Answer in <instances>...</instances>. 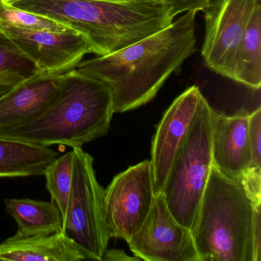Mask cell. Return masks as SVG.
Masks as SVG:
<instances>
[{
	"instance_id": "obj_20",
	"label": "cell",
	"mask_w": 261,
	"mask_h": 261,
	"mask_svg": "<svg viewBox=\"0 0 261 261\" xmlns=\"http://www.w3.org/2000/svg\"><path fill=\"white\" fill-rule=\"evenodd\" d=\"M38 73L35 64L0 30V74H18L27 79Z\"/></svg>"
},
{
	"instance_id": "obj_17",
	"label": "cell",
	"mask_w": 261,
	"mask_h": 261,
	"mask_svg": "<svg viewBox=\"0 0 261 261\" xmlns=\"http://www.w3.org/2000/svg\"><path fill=\"white\" fill-rule=\"evenodd\" d=\"M234 82L252 89L261 86V0H256L238 48Z\"/></svg>"
},
{
	"instance_id": "obj_21",
	"label": "cell",
	"mask_w": 261,
	"mask_h": 261,
	"mask_svg": "<svg viewBox=\"0 0 261 261\" xmlns=\"http://www.w3.org/2000/svg\"><path fill=\"white\" fill-rule=\"evenodd\" d=\"M248 138L252 167L261 168V108L249 114Z\"/></svg>"
},
{
	"instance_id": "obj_10",
	"label": "cell",
	"mask_w": 261,
	"mask_h": 261,
	"mask_svg": "<svg viewBox=\"0 0 261 261\" xmlns=\"http://www.w3.org/2000/svg\"><path fill=\"white\" fill-rule=\"evenodd\" d=\"M0 30L35 64L39 73L65 74L77 68L85 55L94 54L91 42L74 30L30 31L1 20Z\"/></svg>"
},
{
	"instance_id": "obj_19",
	"label": "cell",
	"mask_w": 261,
	"mask_h": 261,
	"mask_svg": "<svg viewBox=\"0 0 261 261\" xmlns=\"http://www.w3.org/2000/svg\"><path fill=\"white\" fill-rule=\"evenodd\" d=\"M0 20L16 28L30 31L64 32L73 30L45 16L16 8L0 0Z\"/></svg>"
},
{
	"instance_id": "obj_12",
	"label": "cell",
	"mask_w": 261,
	"mask_h": 261,
	"mask_svg": "<svg viewBox=\"0 0 261 261\" xmlns=\"http://www.w3.org/2000/svg\"><path fill=\"white\" fill-rule=\"evenodd\" d=\"M248 117L244 110L231 116L212 111L213 166L235 180L250 165Z\"/></svg>"
},
{
	"instance_id": "obj_25",
	"label": "cell",
	"mask_w": 261,
	"mask_h": 261,
	"mask_svg": "<svg viewBox=\"0 0 261 261\" xmlns=\"http://www.w3.org/2000/svg\"><path fill=\"white\" fill-rule=\"evenodd\" d=\"M260 212L261 206H259L256 208V215H255L254 232H253L256 261H261Z\"/></svg>"
},
{
	"instance_id": "obj_24",
	"label": "cell",
	"mask_w": 261,
	"mask_h": 261,
	"mask_svg": "<svg viewBox=\"0 0 261 261\" xmlns=\"http://www.w3.org/2000/svg\"><path fill=\"white\" fill-rule=\"evenodd\" d=\"M25 79L18 74H0V98Z\"/></svg>"
},
{
	"instance_id": "obj_23",
	"label": "cell",
	"mask_w": 261,
	"mask_h": 261,
	"mask_svg": "<svg viewBox=\"0 0 261 261\" xmlns=\"http://www.w3.org/2000/svg\"><path fill=\"white\" fill-rule=\"evenodd\" d=\"M119 1H157L164 2L173 7L177 15L189 11H202L210 0H119Z\"/></svg>"
},
{
	"instance_id": "obj_26",
	"label": "cell",
	"mask_w": 261,
	"mask_h": 261,
	"mask_svg": "<svg viewBox=\"0 0 261 261\" xmlns=\"http://www.w3.org/2000/svg\"><path fill=\"white\" fill-rule=\"evenodd\" d=\"M127 259L139 260L138 258L136 257V256L130 257V256H126L124 252L122 251V250H108V249H107L103 258H102V260H127Z\"/></svg>"
},
{
	"instance_id": "obj_7",
	"label": "cell",
	"mask_w": 261,
	"mask_h": 261,
	"mask_svg": "<svg viewBox=\"0 0 261 261\" xmlns=\"http://www.w3.org/2000/svg\"><path fill=\"white\" fill-rule=\"evenodd\" d=\"M149 160L130 166L105 189L103 209L108 238L127 242L147 218L155 198Z\"/></svg>"
},
{
	"instance_id": "obj_13",
	"label": "cell",
	"mask_w": 261,
	"mask_h": 261,
	"mask_svg": "<svg viewBox=\"0 0 261 261\" xmlns=\"http://www.w3.org/2000/svg\"><path fill=\"white\" fill-rule=\"evenodd\" d=\"M62 74L38 73L0 98V129L22 123L48 106L57 94Z\"/></svg>"
},
{
	"instance_id": "obj_14",
	"label": "cell",
	"mask_w": 261,
	"mask_h": 261,
	"mask_svg": "<svg viewBox=\"0 0 261 261\" xmlns=\"http://www.w3.org/2000/svg\"><path fill=\"white\" fill-rule=\"evenodd\" d=\"M85 253L61 232L47 235L15 234L0 244V260L81 261Z\"/></svg>"
},
{
	"instance_id": "obj_15",
	"label": "cell",
	"mask_w": 261,
	"mask_h": 261,
	"mask_svg": "<svg viewBox=\"0 0 261 261\" xmlns=\"http://www.w3.org/2000/svg\"><path fill=\"white\" fill-rule=\"evenodd\" d=\"M58 155L47 146L0 137V178L42 175Z\"/></svg>"
},
{
	"instance_id": "obj_6",
	"label": "cell",
	"mask_w": 261,
	"mask_h": 261,
	"mask_svg": "<svg viewBox=\"0 0 261 261\" xmlns=\"http://www.w3.org/2000/svg\"><path fill=\"white\" fill-rule=\"evenodd\" d=\"M72 151V181L62 232L87 259L102 260L110 240L105 225V189L96 178L93 157L82 147Z\"/></svg>"
},
{
	"instance_id": "obj_4",
	"label": "cell",
	"mask_w": 261,
	"mask_h": 261,
	"mask_svg": "<svg viewBox=\"0 0 261 261\" xmlns=\"http://www.w3.org/2000/svg\"><path fill=\"white\" fill-rule=\"evenodd\" d=\"M237 180L212 166L192 230L198 261H256V208Z\"/></svg>"
},
{
	"instance_id": "obj_9",
	"label": "cell",
	"mask_w": 261,
	"mask_h": 261,
	"mask_svg": "<svg viewBox=\"0 0 261 261\" xmlns=\"http://www.w3.org/2000/svg\"><path fill=\"white\" fill-rule=\"evenodd\" d=\"M127 243L139 260L198 261L192 230L175 220L163 193L155 194L147 218Z\"/></svg>"
},
{
	"instance_id": "obj_16",
	"label": "cell",
	"mask_w": 261,
	"mask_h": 261,
	"mask_svg": "<svg viewBox=\"0 0 261 261\" xmlns=\"http://www.w3.org/2000/svg\"><path fill=\"white\" fill-rule=\"evenodd\" d=\"M4 203L7 213L17 223L16 234L36 236L62 231V213L53 201L7 198Z\"/></svg>"
},
{
	"instance_id": "obj_11",
	"label": "cell",
	"mask_w": 261,
	"mask_h": 261,
	"mask_svg": "<svg viewBox=\"0 0 261 261\" xmlns=\"http://www.w3.org/2000/svg\"><path fill=\"white\" fill-rule=\"evenodd\" d=\"M201 96L198 87L188 88L172 102L157 125L149 160L155 194L162 193L174 159L187 135Z\"/></svg>"
},
{
	"instance_id": "obj_1",
	"label": "cell",
	"mask_w": 261,
	"mask_h": 261,
	"mask_svg": "<svg viewBox=\"0 0 261 261\" xmlns=\"http://www.w3.org/2000/svg\"><path fill=\"white\" fill-rule=\"evenodd\" d=\"M196 13L186 12L164 30L117 53L81 62L76 70L111 89L114 112L140 108L196 51Z\"/></svg>"
},
{
	"instance_id": "obj_5",
	"label": "cell",
	"mask_w": 261,
	"mask_h": 261,
	"mask_svg": "<svg viewBox=\"0 0 261 261\" xmlns=\"http://www.w3.org/2000/svg\"><path fill=\"white\" fill-rule=\"evenodd\" d=\"M212 111L207 100L201 96L162 191L174 218L191 230L213 166Z\"/></svg>"
},
{
	"instance_id": "obj_22",
	"label": "cell",
	"mask_w": 261,
	"mask_h": 261,
	"mask_svg": "<svg viewBox=\"0 0 261 261\" xmlns=\"http://www.w3.org/2000/svg\"><path fill=\"white\" fill-rule=\"evenodd\" d=\"M237 181L244 189L252 204L261 205V168L249 166L240 175Z\"/></svg>"
},
{
	"instance_id": "obj_3",
	"label": "cell",
	"mask_w": 261,
	"mask_h": 261,
	"mask_svg": "<svg viewBox=\"0 0 261 261\" xmlns=\"http://www.w3.org/2000/svg\"><path fill=\"white\" fill-rule=\"evenodd\" d=\"M114 113L111 89L71 70L62 74L57 94L48 106L22 123L0 129V137L47 147H82L108 134Z\"/></svg>"
},
{
	"instance_id": "obj_18",
	"label": "cell",
	"mask_w": 261,
	"mask_h": 261,
	"mask_svg": "<svg viewBox=\"0 0 261 261\" xmlns=\"http://www.w3.org/2000/svg\"><path fill=\"white\" fill-rule=\"evenodd\" d=\"M73 151L57 157L45 168L43 175L46 180V188L62 215L66 213L67 204L71 191L73 172Z\"/></svg>"
},
{
	"instance_id": "obj_2",
	"label": "cell",
	"mask_w": 261,
	"mask_h": 261,
	"mask_svg": "<svg viewBox=\"0 0 261 261\" xmlns=\"http://www.w3.org/2000/svg\"><path fill=\"white\" fill-rule=\"evenodd\" d=\"M16 8L45 16L85 36L94 54L120 51L169 27L174 14L157 1L6 0Z\"/></svg>"
},
{
	"instance_id": "obj_8",
	"label": "cell",
	"mask_w": 261,
	"mask_h": 261,
	"mask_svg": "<svg viewBox=\"0 0 261 261\" xmlns=\"http://www.w3.org/2000/svg\"><path fill=\"white\" fill-rule=\"evenodd\" d=\"M256 0H210L204 13L206 66L233 80L238 48Z\"/></svg>"
}]
</instances>
